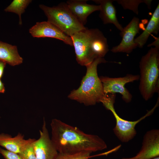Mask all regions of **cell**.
I'll return each mask as SVG.
<instances>
[{"instance_id":"603a6c76","label":"cell","mask_w":159,"mask_h":159,"mask_svg":"<svg viewBox=\"0 0 159 159\" xmlns=\"http://www.w3.org/2000/svg\"><path fill=\"white\" fill-rule=\"evenodd\" d=\"M6 63L0 60V79L2 78Z\"/></svg>"},{"instance_id":"4fadbf2b","label":"cell","mask_w":159,"mask_h":159,"mask_svg":"<svg viewBox=\"0 0 159 159\" xmlns=\"http://www.w3.org/2000/svg\"><path fill=\"white\" fill-rule=\"evenodd\" d=\"M99 4L100 9L99 16L104 24H112L120 32L123 28L118 21L116 16V8L113 4L114 0H93Z\"/></svg>"},{"instance_id":"8992f818","label":"cell","mask_w":159,"mask_h":159,"mask_svg":"<svg viewBox=\"0 0 159 159\" xmlns=\"http://www.w3.org/2000/svg\"><path fill=\"white\" fill-rule=\"evenodd\" d=\"M71 37L78 63L86 66L92 63L96 58L90 47V29L86 28L75 33Z\"/></svg>"},{"instance_id":"8fae6325","label":"cell","mask_w":159,"mask_h":159,"mask_svg":"<svg viewBox=\"0 0 159 159\" xmlns=\"http://www.w3.org/2000/svg\"><path fill=\"white\" fill-rule=\"evenodd\" d=\"M159 156V130L152 129L144 135L142 146L135 156L139 159H151Z\"/></svg>"},{"instance_id":"d6986e66","label":"cell","mask_w":159,"mask_h":159,"mask_svg":"<svg viewBox=\"0 0 159 159\" xmlns=\"http://www.w3.org/2000/svg\"><path fill=\"white\" fill-rule=\"evenodd\" d=\"M124 9H129L133 11L137 14H138V7L140 3H144L146 4L149 9L151 8L152 0H116Z\"/></svg>"},{"instance_id":"d4e9b609","label":"cell","mask_w":159,"mask_h":159,"mask_svg":"<svg viewBox=\"0 0 159 159\" xmlns=\"http://www.w3.org/2000/svg\"><path fill=\"white\" fill-rule=\"evenodd\" d=\"M151 45H153L155 46V47H159V39H157L153 43L151 44H150L149 45H148V46H150Z\"/></svg>"},{"instance_id":"cb8c5ba5","label":"cell","mask_w":159,"mask_h":159,"mask_svg":"<svg viewBox=\"0 0 159 159\" xmlns=\"http://www.w3.org/2000/svg\"><path fill=\"white\" fill-rule=\"evenodd\" d=\"M5 91V88L4 84L0 79V93H4Z\"/></svg>"},{"instance_id":"52a82bcc","label":"cell","mask_w":159,"mask_h":159,"mask_svg":"<svg viewBox=\"0 0 159 159\" xmlns=\"http://www.w3.org/2000/svg\"><path fill=\"white\" fill-rule=\"evenodd\" d=\"M100 78L105 95L108 93L114 94L119 93L122 95L123 100L126 103H129L131 101L132 96L125 85L127 83L139 80L140 75L127 74L122 77L111 78L102 76Z\"/></svg>"},{"instance_id":"277c9868","label":"cell","mask_w":159,"mask_h":159,"mask_svg":"<svg viewBox=\"0 0 159 159\" xmlns=\"http://www.w3.org/2000/svg\"><path fill=\"white\" fill-rule=\"evenodd\" d=\"M39 6L47 17V21L69 37L86 28L74 16L66 3H61L52 7L43 4Z\"/></svg>"},{"instance_id":"6da1fadb","label":"cell","mask_w":159,"mask_h":159,"mask_svg":"<svg viewBox=\"0 0 159 159\" xmlns=\"http://www.w3.org/2000/svg\"><path fill=\"white\" fill-rule=\"evenodd\" d=\"M51 140L59 153L72 154L83 151L91 153L107 148L99 136L85 133L77 127L54 119L50 124Z\"/></svg>"},{"instance_id":"30bf717a","label":"cell","mask_w":159,"mask_h":159,"mask_svg":"<svg viewBox=\"0 0 159 159\" xmlns=\"http://www.w3.org/2000/svg\"><path fill=\"white\" fill-rule=\"evenodd\" d=\"M29 32L34 37H51L63 41L65 43L73 46L70 37L63 33L51 23L47 21L37 22L29 29Z\"/></svg>"},{"instance_id":"484cf974","label":"cell","mask_w":159,"mask_h":159,"mask_svg":"<svg viewBox=\"0 0 159 159\" xmlns=\"http://www.w3.org/2000/svg\"><path fill=\"white\" fill-rule=\"evenodd\" d=\"M122 159H139L138 158L136 157L135 156H134L133 157L131 158H123Z\"/></svg>"},{"instance_id":"5bb4252c","label":"cell","mask_w":159,"mask_h":159,"mask_svg":"<svg viewBox=\"0 0 159 159\" xmlns=\"http://www.w3.org/2000/svg\"><path fill=\"white\" fill-rule=\"evenodd\" d=\"M91 50L97 58H103L109 50L107 38L97 29H90Z\"/></svg>"},{"instance_id":"2e32d148","label":"cell","mask_w":159,"mask_h":159,"mask_svg":"<svg viewBox=\"0 0 159 159\" xmlns=\"http://www.w3.org/2000/svg\"><path fill=\"white\" fill-rule=\"evenodd\" d=\"M159 30V4L156 7L145 29L142 33L135 39V42L142 48L147 42L151 34L157 35Z\"/></svg>"},{"instance_id":"4316f807","label":"cell","mask_w":159,"mask_h":159,"mask_svg":"<svg viewBox=\"0 0 159 159\" xmlns=\"http://www.w3.org/2000/svg\"><path fill=\"white\" fill-rule=\"evenodd\" d=\"M159 159V157L158 156V157H155V158H153L152 159Z\"/></svg>"},{"instance_id":"7a4b0ae2","label":"cell","mask_w":159,"mask_h":159,"mask_svg":"<svg viewBox=\"0 0 159 159\" xmlns=\"http://www.w3.org/2000/svg\"><path fill=\"white\" fill-rule=\"evenodd\" d=\"M107 62L103 58L97 57L87 65L86 74L80 86L78 89L72 91L68 97L86 105L101 102L106 95L104 92L102 83L98 76L97 68L99 64Z\"/></svg>"},{"instance_id":"9a60e30c","label":"cell","mask_w":159,"mask_h":159,"mask_svg":"<svg viewBox=\"0 0 159 159\" xmlns=\"http://www.w3.org/2000/svg\"><path fill=\"white\" fill-rule=\"evenodd\" d=\"M34 139H25L20 133L14 137L6 133L0 134V146L6 150L19 154L24 147Z\"/></svg>"},{"instance_id":"7402d4cb","label":"cell","mask_w":159,"mask_h":159,"mask_svg":"<svg viewBox=\"0 0 159 159\" xmlns=\"http://www.w3.org/2000/svg\"><path fill=\"white\" fill-rule=\"evenodd\" d=\"M0 154L5 159H22L19 154L0 148Z\"/></svg>"},{"instance_id":"5b68a950","label":"cell","mask_w":159,"mask_h":159,"mask_svg":"<svg viewBox=\"0 0 159 159\" xmlns=\"http://www.w3.org/2000/svg\"><path fill=\"white\" fill-rule=\"evenodd\" d=\"M158 100L157 101L152 109L148 111L145 115L135 121H129L122 119L116 112L114 105L109 107L107 110L112 112L116 120V125L113 130L115 135L122 142H127L132 139L137 134L135 128L136 125L153 113L158 107Z\"/></svg>"},{"instance_id":"e0dca14e","label":"cell","mask_w":159,"mask_h":159,"mask_svg":"<svg viewBox=\"0 0 159 159\" xmlns=\"http://www.w3.org/2000/svg\"><path fill=\"white\" fill-rule=\"evenodd\" d=\"M0 60L14 66L21 64L23 59L16 46L0 41Z\"/></svg>"},{"instance_id":"7c38bea8","label":"cell","mask_w":159,"mask_h":159,"mask_svg":"<svg viewBox=\"0 0 159 159\" xmlns=\"http://www.w3.org/2000/svg\"><path fill=\"white\" fill-rule=\"evenodd\" d=\"M87 0H70L67 4L70 10L82 24L87 22V17L96 11H100V6L88 4Z\"/></svg>"},{"instance_id":"ba28073f","label":"cell","mask_w":159,"mask_h":159,"mask_svg":"<svg viewBox=\"0 0 159 159\" xmlns=\"http://www.w3.org/2000/svg\"><path fill=\"white\" fill-rule=\"evenodd\" d=\"M140 19L134 16L129 23L121 32L120 35L122 37L120 43L113 47L111 51L113 53L124 52L130 54L138 45L134 42L135 37L139 33Z\"/></svg>"},{"instance_id":"ffe728a7","label":"cell","mask_w":159,"mask_h":159,"mask_svg":"<svg viewBox=\"0 0 159 159\" xmlns=\"http://www.w3.org/2000/svg\"><path fill=\"white\" fill-rule=\"evenodd\" d=\"M91 153L88 151H83L72 154L58 153L55 159H88Z\"/></svg>"},{"instance_id":"44dd1931","label":"cell","mask_w":159,"mask_h":159,"mask_svg":"<svg viewBox=\"0 0 159 159\" xmlns=\"http://www.w3.org/2000/svg\"><path fill=\"white\" fill-rule=\"evenodd\" d=\"M33 140L27 144L19 154L22 159H37L33 145Z\"/></svg>"},{"instance_id":"9c48e42d","label":"cell","mask_w":159,"mask_h":159,"mask_svg":"<svg viewBox=\"0 0 159 159\" xmlns=\"http://www.w3.org/2000/svg\"><path fill=\"white\" fill-rule=\"evenodd\" d=\"M39 132V138L33 143L37 159H55L58 152L50 137L44 118Z\"/></svg>"},{"instance_id":"3957f363","label":"cell","mask_w":159,"mask_h":159,"mask_svg":"<svg viewBox=\"0 0 159 159\" xmlns=\"http://www.w3.org/2000/svg\"><path fill=\"white\" fill-rule=\"evenodd\" d=\"M139 89L143 98H151L159 88V47H152L141 58Z\"/></svg>"},{"instance_id":"ac0fdd59","label":"cell","mask_w":159,"mask_h":159,"mask_svg":"<svg viewBox=\"0 0 159 159\" xmlns=\"http://www.w3.org/2000/svg\"><path fill=\"white\" fill-rule=\"evenodd\" d=\"M30 0H14L5 9L6 12H11L18 14L19 17V24H22L21 15L31 2Z\"/></svg>"}]
</instances>
